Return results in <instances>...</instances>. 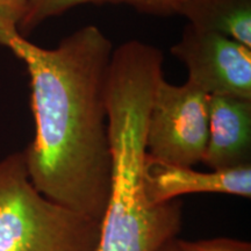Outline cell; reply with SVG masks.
I'll return each mask as SVG.
<instances>
[{"label": "cell", "instance_id": "52a82bcc", "mask_svg": "<svg viewBox=\"0 0 251 251\" xmlns=\"http://www.w3.org/2000/svg\"><path fill=\"white\" fill-rule=\"evenodd\" d=\"M208 141L203 163L211 170L251 165V99L209 96Z\"/></svg>", "mask_w": 251, "mask_h": 251}, {"label": "cell", "instance_id": "7a4b0ae2", "mask_svg": "<svg viewBox=\"0 0 251 251\" xmlns=\"http://www.w3.org/2000/svg\"><path fill=\"white\" fill-rule=\"evenodd\" d=\"M163 63L161 50L139 40L113 50L106 85L112 183L96 251H158L181 228L183 202L153 205L141 179L149 111L164 77Z\"/></svg>", "mask_w": 251, "mask_h": 251}, {"label": "cell", "instance_id": "30bf717a", "mask_svg": "<svg viewBox=\"0 0 251 251\" xmlns=\"http://www.w3.org/2000/svg\"><path fill=\"white\" fill-rule=\"evenodd\" d=\"M24 0H0V46L9 48L12 40L21 36L19 24Z\"/></svg>", "mask_w": 251, "mask_h": 251}, {"label": "cell", "instance_id": "ba28073f", "mask_svg": "<svg viewBox=\"0 0 251 251\" xmlns=\"http://www.w3.org/2000/svg\"><path fill=\"white\" fill-rule=\"evenodd\" d=\"M179 14L194 27L221 33L251 48V0H183Z\"/></svg>", "mask_w": 251, "mask_h": 251}, {"label": "cell", "instance_id": "3957f363", "mask_svg": "<svg viewBox=\"0 0 251 251\" xmlns=\"http://www.w3.org/2000/svg\"><path fill=\"white\" fill-rule=\"evenodd\" d=\"M99 231L100 221L36 190L24 151L0 161V251H96Z\"/></svg>", "mask_w": 251, "mask_h": 251}, {"label": "cell", "instance_id": "9c48e42d", "mask_svg": "<svg viewBox=\"0 0 251 251\" xmlns=\"http://www.w3.org/2000/svg\"><path fill=\"white\" fill-rule=\"evenodd\" d=\"M126 4L141 13L166 18L179 14L183 0H24L19 33L24 37L49 19L84 4Z\"/></svg>", "mask_w": 251, "mask_h": 251}, {"label": "cell", "instance_id": "277c9868", "mask_svg": "<svg viewBox=\"0 0 251 251\" xmlns=\"http://www.w3.org/2000/svg\"><path fill=\"white\" fill-rule=\"evenodd\" d=\"M209 96L186 80L156 87L147 125V153L159 161L193 166L202 162L208 141Z\"/></svg>", "mask_w": 251, "mask_h": 251}, {"label": "cell", "instance_id": "5b68a950", "mask_svg": "<svg viewBox=\"0 0 251 251\" xmlns=\"http://www.w3.org/2000/svg\"><path fill=\"white\" fill-rule=\"evenodd\" d=\"M183 62L187 80L208 96L251 99V48L221 33L187 24L170 48Z\"/></svg>", "mask_w": 251, "mask_h": 251}, {"label": "cell", "instance_id": "8992f818", "mask_svg": "<svg viewBox=\"0 0 251 251\" xmlns=\"http://www.w3.org/2000/svg\"><path fill=\"white\" fill-rule=\"evenodd\" d=\"M141 179L144 196L153 205L192 193L251 197V165L202 172L193 170L192 166L159 161L146 153Z\"/></svg>", "mask_w": 251, "mask_h": 251}, {"label": "cell", "instance_id": "7c38bea8", "mask_svg": "<svg viewBox=\"0 0 251 251\" xmlns=\"http://www.w3.org/2000/svg\"><path fill=\"white\" fill-rule=\"evenodd\" d=\"M158 251H179L178 249V244H177V238H171L169 240L168 242H165L163 246L161 247V249Z\"/></svg>", "mask_w": 251, "mask_h": 251}, {"label": "cell", "instance_id": "8fae6325", "mask_svg": "<svg viewBox=\"0 0 251 251\" xmlns=\"http://www.w3.org/2000/svg\"><path fill=\"white\" fill-rule=\"evenodd\" d=\"M179 251H251V243L234 238L219 237L211 240H178Z\"/></svg>", "mask_w": 251, "mask_h": 251}, {"label": "cell", "instance_id": "6da1fadb", "mask_svg": "<svg viewBox=\"0 0 251 251\" xmlns=\"http://www.w3.org/2000/svg\"><path fill=\"white\" fill-rule=\"evenodd\" d=\"M8 49L30 78L35 135L24 150L30 181L51 201L100 221L112 183L106 108L112 41L86 25L52 49L24 36Z\"/></svg>", "mask_w": 251, "mask_h": 251}]
</instances>
